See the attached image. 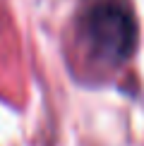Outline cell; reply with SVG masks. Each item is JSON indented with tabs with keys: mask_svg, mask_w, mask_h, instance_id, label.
Wrapping results in <instances>:
<instances>
[{
	"mask_svg": "<svg viewBox=\"0 0 144 146\" xmlns=\"http://www.w3.org/2000/svg\"><path fill=\"white\" fill-rule=\"evenodd\" d=\"M137 43V22L127 0H89L77 17V46L87 67L108 72L127 62Z\"/></svg>",
	"mask_w": 144,
	"mask_h": 146,
	"instance_id": "1",
	"label": "cell"
}]
</instances>
